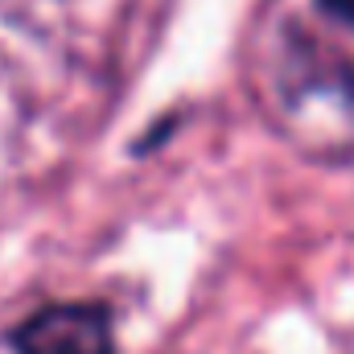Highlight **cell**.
<instances>
[{"mask_svg": "<svg viewBox=\"0 0 354 354\" xmlns=\"http://www.w3.org/2000/svg\"><path fill=\"white\" fill-rule=\"evenodd\" d=\"M317 4H322V12H330L334 21L354 29V0H317Z\"/></svg>", "mask_w": 354, "mask_h": 354, "instance_id": "2", "label": "cell"}, {"mask_svg": "<svg viewBox=\"0 0 354 354\" xmlns=\"http://www.w3.org/2000/svg\"><path fill=\"white\" fill-rule=\"evenodd\" d=\"M12 354H115V322L103 301H54L8 330Z\"/></svg>", "mask_w": 354, "mask_h": 354, "instance_id": "1", "label": "cell"}]
</instances>
